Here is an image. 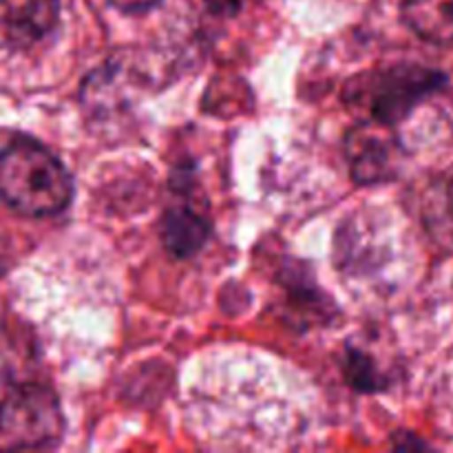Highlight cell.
<instances>
[{
  "label": "cell",
  "instance_id": "obj_4",
  "mask_svg": "<svg viewBox=\"0 0 453 453\" xmlns=\"http://www.w3.org/2000/svg\"><path fill=\"white\" fill-rule=\"evenodd\" d=\"M348 159L354 180L361 184L385 181L396 173L398 144L389 124L367 119L348 137Z\"/></svg>",
  "mask_w": 453,
  "mask_h": 453
},
{
  "label": "cell",
  "instance_id": "obj_1",
  "mask_svg": "<svg viewBox=\"0 0 453 453\" xmlns=\"http://www.w3.org/2000/svg\"><path fill=\"white\" fill-rule=\"evenodd\" d=\"M73 184L65 164L34 140H13L0 150V199L31 219L65 211Z\"/></svg>",
  "mask_w": 453,
  "mask_h": 453
},
{
  "label": "cell",
  "instance_id": "obj_11",
  "mask_svg": "<svg viewBox=\"0 0 453 453\" xmlns=\"http://www.w3.org/2000/svg\"><path fill=\"white\" fill-rule=\"evenodd\" d=\"M0 414H3V403H0Z\"/></svg>",
  "mask_w": 453,
  "mask_h": 453
},
{
  "label": "cell",
  "instance_id": "obj_5",
  "mask_svg": "<svg viewBox=\"0 0 453 453\" xmlns=\"http://www.w3.org/2000/svg\"><path fill=\"white\" fill-rule=\"evenodd\" d=\"M60 20V0H0V49L22 51L42 42Z\"/></svg>",
  "mask_w": 453,
  "mask_h": 453
},
{
  "label": "cell",
  "instance_id": "obj_3",
  "mask_svg": "<svg viewBox=\"0 0 453 453\" xmlns=\"http://www.w3.org/2000/svg\"><path fill=\"white\" fill-rule=\"evenodd\" d=\"M62 416L56 398L42 388H22L3 403L0 449H35L58 441Z\"/></svg>",
  "mask_w": 453,
  "mask_h": 453
},
{
  "label": "cell",
  "instance_id": "obj_10",
  "mask_svg": "<svg viewBox=\"0 0 453 453\" xmlns=\"http://www.w3.org/2000/svg\"><path fill=\"white\" fill-rule=\"evenodd\" d=\"M447 211H449V219L453 224V180L449 181V188H447Z\"/></svg>",
  "mask_w": 453,
  "mask_h": 453
},
{
  "label": "cell",
  "instance_id": "obj_6",
  "mask_svg": "<svg viewBox=\"0 0 453 453\" xmlns=\"http://www.w3.org/2000/svg\"><path fill=\"white\" fill-rule=\"evenodd\" d=\"M403 12L420 38L453 44V0H405Z\"/></svg>",
  "mask_w": 453,
  "mask_h": 453
},
{
  "label": "cell",
  "instance_id": "obj_2",
  "mask_svg": "<svg viewBox=\"0 0 453 453\" xmlns=\"http://www.w3.org/2000/svg\"><path fill=\"white\" fill-rule=\"evenodd\" d=\"M442 84L445 75L441 71L420 65H396L349 80L345 97L363 111L367 119L394 127Z\"/></svg>",
  "mask_w": 453,
  "mask_h": 453
},
{
  "label": "cell",
  "instance_id": "obj_7",
  "mask_svg": "<svg viewBox=\"0 0 453 453\" xmlns=\"http://www.w3.org/2000/svg\"><path fill=\"white\" fill-rule=\"evenodd\" d=\"M208 237V224L186 208H173L162 224V239L168 252L175 257H190L203 246Z\"/></svg>",
  "mask_w": 453,
  "mask_h": 453
},
{
  "label": "cell",
  "instance_id": "obj_8",
  "mask_svg": "<svg viewBox=\"0 0 453 453\" xmlns=\"http://www.w3.org/2000/svg\"><path fill=\"white\" fill-rule=\"evenodd\" d=\"M109 3L124 13H146L157 7L162 0H109Z\"/></svg>",
  "mask_w": 453,
  "mask_h": 453
},
{
  "label": "cell",
  "instance_id": "obj_9",
  "mask_svg": "<svg viewBox=\"0 0 453 453\" xmlns=\"http://www.w3.org/2000/svg\"><path fill=\"white\" fill-rule=\"evenodd\" d=\"M243 0H206V4L215 13H234L239 12Z\"/></svg>",
  "mask_w": 453,
  "mask_h": 453
}]
</instances>
